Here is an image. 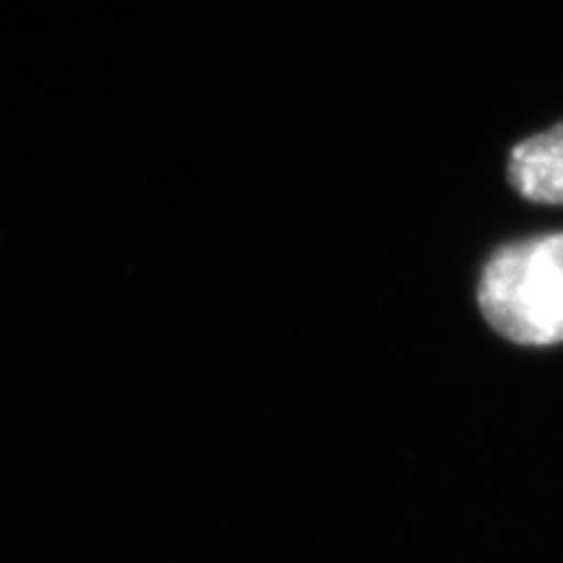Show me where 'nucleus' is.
I'll return each instance as SVG.
<instances>
[{"label":"nucleus","instance_id":"f257e3e1","mask_svg":"<svg viewBox=\"0 0 563 563\" xmlns=\"http://www.w3.org/2000/svg\"><path fill=\"white\" fill-rule=\"evenodd\" d=\"M475 302L493 334L527 350L563 344V230L514 238L488 253Z\"/></svg>","mask_w":563,"mask_h":563},{"label":"nucleus","instance_id":"f03ea898","mask_svg":"<svg viewBox=\"0 0 563 563\" xmlns=\"http://www.w3.org/2000/svg\"><path fill=\"white\" fill-rule=\"evenodd\" d=\"M506 183L532 207H563V121L511 146Z\"/></svg>","mask_w":563,"mask_h":563}]
</instances>
